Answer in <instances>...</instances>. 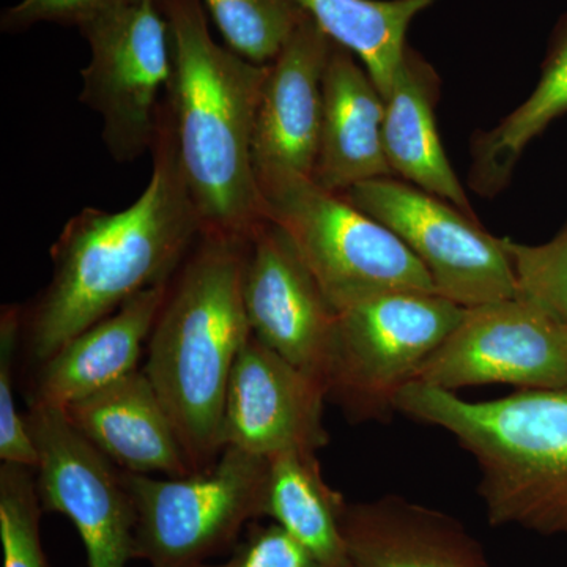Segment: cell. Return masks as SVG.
<instances>
[{
	"instance_id": "obj_1",
	"label": "cell",
	"mask_w": 567,
	"mask_h": 567,
	"mask_svg": "<svg viewBox=\"0 0 567 567\" xmlns=\"http://www.w3.org/2000/svg\"><path fill=\"white\" fill-rule=\"evenodd\" d=\"M151 153V182L134 204L121 212L84 208L51 246V281L22 316V339L37 363L173 278L203 233L162 111Z\"/></svg>"
},
{
	"instance_id": "obj_2",
	"label": "cell",
	"mask_w": 567,
	"mask_h": 567,
	"mask_svg": "<svg viewBox=\"0 0 567 567\" xmlns=\"http://www.w3.org/2000/svg\"><path fill=\"white\" fill-rule=\"evenodd\" d=\"M173 69L162 112L204 234L249 240L267 219L254 166L268 65L219 44L200 0H159Z\"/></svg>"
},
{
	"instance_id": "obj_3",
	"label": "cell",
	"mask_w": 567,
	"mask_h": 567,
	"mask_svg": "<svg viewBox=\"0 0 567 567\" xmlns=\"http://www.w3.org/2000/svg\"><path fill=\"white\" fill-rule=\"evenodd\" d=\"M248 244L200 233L171 279L145 349L142 371L169 412L194 473L224 450L230 377L252 336L244 298Z\"/></svg>"
},
{
	"instance_id": "obj_4",
	"label": "cell",
	"mask_w": 567,
	"mask_h": 567,
	"mask_svg": "<svg viewBox=\"0 0 567 567\" xmlns=\"http://www.w3.org/2000/svg\"><path fill=\"white\" fill-rule=\"evenodd\" d=\"M395 410L443 429L475 458L492 527L567 535V386L472 402L412 382Z\"/></svg>"
},
{
	"instance_id": "obj_5",
	"label": "cell",
	"mask_w": 567,
	"mask_h": 567,
	"mask_svg": "<svg viewBox=\"0 0 567 567\" xmlns=\"http://www.w3.org/2000/svg\"><path fill=\"white\" fill-rule=\"evenodd\" d=\"M256 175L265 216L292 240L336 311L380 293H436L404 241L342 194L303 175Z\"/></svg>"
},
{
	"instance_id": "obj_6",
	"label": "cell",
	"mask_w": 567,
	"mask_h": 567,
	"mask_svg": "<svg viewBox=\"0 0 567 567\" xmlns=\"http://www.w3.org/2000/svg\"><path fill=\"white\" fill-rule=\"evenodd\" d=\"M464 306L439 293L386 292L338 311L328 401L352 423H386L402 390L453 333Z\"/></svg>"
},
{
	"instance_id": "obj_7",
	"label": "cell",
	"mask_w": 567,
	"mask_h": 567,
	"mask_svg": "<svg viewBox=\"0 0 567 567\" xmlns=\"http://www.w3.org/2000/svg\"><path fill=\"white\" fill-rule=\"evenodd\" d=\"M268 458L226 446L203 472L133 475L136 559L151 567H200L233 546L251 520L267 517Z\"/></svg>"
},
{
	"instance_id": "obj_8",
	"label": "cell",
	"mask_w": 567,
	"mask_h": 567,
	"mask_svg": "<svg viewBox=\"0 0 567 567\" xmlns=\"http://www.w3.org/2000/svg\"><path fill=\"white\" fill-rule=\"evenodd\" d=\"M91 59L80 100L99 112L107 152L130 163L151 152L173 69L169 25L159 0H137L84 22Z\"/></svg>"
},
{
	"instance_id": "obj_9",
	"label": "cell",
	"mask_w": 567,
	"mask_h": 567,
	"mask_svg": "<svg viewBox=\"0 0 567 567\" xmlns=\"http://www.w3.org/2000/svg\"><path fill=\"white\" fill-rule=\"evenodd\" d=\"M342 196L398 235L447 300L475 308L518 297L503 238L476 216L394 177L360 183Z\"/></svg>"
},
{
	"instance_id": "obj_10",
	"label": "cell",
	"mask_w": 567,
	"mask_h": 567,
	"mask_svg": "<svg viewBox=\"0 0 567 567\" xmlns=\"http://www.w3.org/2000/svg\"><path fill=\"white\" fill-rule=\"evenodd\" d=\"M25 423L39 465L44 513L70 518L89 567H128L136 559V506L123 472L66 420L61 409L29 405Z\"/></svg>"
},
{
	"instance_id": "obj_11",
	"label": "cell",
	"mask_w": 567,
	"mask_h": 567,
	"mask_svg": "<svg viewBox=\"0 0 567 567\" xmlns=\"http://www.w3.org/2000/svg\"><path fill=\"white\" fill-rule=\"evenodd\" d=\"M415 382L450 393L494 383L517 390L567 386L565 323L522 297L466 308Z\"/></svg>"
},
{
	"instance_id": "obj_12",
	"label": "cell",
	"mask_w": 567,
	"mask_h": 567,
	"mask_svg": "<svg viewBox=\"0 0 567 567\" xmlns=\"http://www.w3.org/2000/svg\"><path fill=\"white\" fill-rule=\"evenodd\" d=\"M244 298L254 338L327 388L338 311L270 219L249 238Z\"/></svg>"
},
{
	"instance_id": "obj_13",
	"label": "cell",
	"mask_w": 567,
	"mask_h": 567,
	"mask_svg": "<svg viewBox=\"0 0 567 567\" xmlns=\"http://www.w3.org/2000/svg\"><path fill=\"white\" fill-rule=\"evenodd\" d=\"M327 388L281 354L249 338L238 354L223 420V446L270 458L317 451L330 442L323 424Z\"/></svg>"
},
{
	"instance_id": "obj_14",
	"label": "cell",
	"mask_w": 567,
	"mask_h": 567,
	"mask_svg": "<svg viewBox=\"0 0 567 567\" xmlns=\"http://www.w3.org/2000/svg\"><path fill=\"white\" fill-rule=\"evenodd\" d=\"M334 41L311 17L268 65L254 132L257 173L311 177L319 155L323 76Z\"/></svg>"
},
{
	"instance_id": "obj_15",
	"label": "cell",
	"mask_w": 567,
	"mask_h": 567,
	"mask_svg": "<svg viewBox=\"0 0 567 567\" xmlns=\"http://www.w3.org/2000/svg\"><path fill=\"white\" fill-rule=\"evenodd\" d=\"M342 532L349 567H491L462 522L404 496L349 503Z\"/></svg>"
},
{
	"instance_id": "obj_16",
	"label": "cell",
	"mask_w": 567,
	"mask_h": 567,
	"mask_svg": "<svg viewBox=\"0 0 567 567\" xmlns=\"http://www.w3.org/2000/svg\"><path fill=\"white\" fill-rule=\"evenodd\" d=\"M62 412L122 472L171 477L194 473L169 412L142 369Z\"/></svg>"
},
{
	"instance_id": "obj_17",
	"label": "cell",
	"mask_w": 567,
	"mask_h": 567,
	"mask_svg": "<svg viewBox=\"0 0 567 567\" xmlns=\"http://www.w3.org/2000/svg\"><path fill=\"white\" fill-rule=\"evenodd\" d=\"M385 99L352 52L333 44L323 76L322 126L312 181L342 194L394 177L383 145Z\"/></svg>"
},
{
	"instance_id": "obj_18",
	"label": "cell",
	"mask_w": 567,
	"mask_h": 567,
	"mask_svg": "<svg viewBox=\"0 0 567 567\" xmlns=\"http://www.w3.org/2000/svg\"><path fill=\"white\" fill-rule=\"evenodd\" d=\"M171 279L134 295L114 315L81 331L41 361L29 405L63 410L137 371Z\"/></svg>"
},
{
	"instance_id": "obj_19",
	"label": "cell",
	"mask_w": 567,
	"mask_h": 567,
	"mask_svg": "<svg viewBox=\"0 0 567 567\" xmlns=\"http://www.w3.org/2000/svg\"><path fill=\"white\" fill-rule=\"evenodd\" d=\"M439 76L427 62L406 50L385 99L383 145L393 175L475 216L464 186L447 159L435 122Z\"/></svg>"
},
{
	"instance_id": "obj_20",
	"label": "cell",
	"mask_w": 567,
	"mask_h": 567,
	"mask_svg": "<svg viewBox=\"0 0 567 567\" xmlns=\"http://www.w3.org/2000/svg\"><path fill=\"white\" fill-rule=\"evenodd\" d=\"M567 114V14L551 35L546 61L535 91L517 110L472 144L470 186L484 197H494L511 182L525 148Z\"/></svg>"
},
{
	"instance_id": "obj_21",
	"label": "cell",
	"mask_w": 567,
	"mask_h": 567,
	"mask_svg": "<svg viewBox=\"0 0 567 567\" xmlns=\"http://www.w3.org/2000/svg\"><path fill=\"white\" fill-rule=\"evenodd\" d=\"M267 517L312 551L324 567H349L346 502L328 486L311 451H287L268 458Z\"/></svg>"
},
{
	"instance_id": "obj_22",
	"label": "cell",
	"mask_w": 567,
	"mask_h": 567,
	"mask_svg": "<svg viewBox=\"0 0 567 567\" xmlns=\"http://www.w3.org/2000/svg\"><path fill=\"white\" fill-rule=\"evenodd\" d=\"M331 40L352 52L386 99L404 61L406 32L436 0H298Z\"/></svg>"
},
{
	"instance_id": "obj_23",
	"label": "cell",
	"mask_w": 567,
	"mask_h": 567,
	"mask_svg": "<svg viewBox=\"0 0 567 567\" xmlns=\"http://www.w3.org/2000/svg\"><path fill=\"white\" fill-rule=\"evenodd\" d=\"M226 47L246 61L268 65L308 17L298 0H200Z\"/></svg>"
},
{
	"instance_id": "obj_24",
	"label": "cell",
	"mask_w": 567,
	"mask_h": 567,
	"mask_svg": "<svg viewBox=\"0 0 567 567\" xmlns=\"http://www.w3.org/2000/svg\"><path fill=\"white\" fill-rule=\"evenodd\" d=\"M35 470L0 466V543L3 567H51L41 544V507Z\"/></svg>"
},
{
	"instance_id": "obj_25",
	"label": "cell",
	"mask_w": 567,
	"mask_h": 567,
	"mask_svg": "<svg viewBox=\"0 0 567 567\" xmlns=\"http://www.w3.org/2000/svg\"><path fill=\"white\" fill-rule=\"evenodd\" d=\"M516 275L518 297L567 323V223L550 241L524 245L503 238Z\"/></svg>"
},
{
	"instance_id": "obj_26",
	"label": "cell",
	"mask_w": 567,
	"mask_h": 567,
	"mask_svg": "<svg viewBox=\"0 0 567 567\" xmlns=\"http://www.w3.org/2000/svg\"><path fill=\"white\" fill-rule=\"evenodd\" d=\"M22 316L20 305H3L0 312V458L37 470L39 453L14 401V357L22 338Z\"/></svg>"
},
{
	"instance_id": "obj_27",
	"label": "cell",
	"mask_w": 567,
	"mask_h": 567,
	"mask_svg": "<svg viewBox=\"0 0 567 567\" xmlns=\"http://www.w3.org/2000/svg\"><path fill=\"white\" fill-rule=\"evenodd\" d=\"M200 567H324L320 559L281 525H252L233 557Z\"/></svg>"
},
{
	"instance_id": "obj_28",
	"label": "cell",
	"mask_w": 567,
	"mask_h": 567,
	"mask_svg": "<svg viewBox=\"0 0 567 567\" xmlns=\"http://www.w3.org/2000/svg\"><path fill=\"white\" fill-rule=\"evenodd\" d=\"M137 0H21L3 10L0 28L7 33L29 31L39 24L73 25Z\"/></svg>"
},
{
	"instance_id": "obj_29",
	"label": "cell",
	"mask_w": 567,
	"mask_h": 567,
	"mask_svg": "<svg viewBox=\"0 0 567 567\" xmlns=\"http://www.w3.org/2000/svg\"><path fill=\"white\" fill-rule=\"evenodd\" d=\"M565 328H566V339H567V323H565Z\"/></svg>"
}]
</instances>
